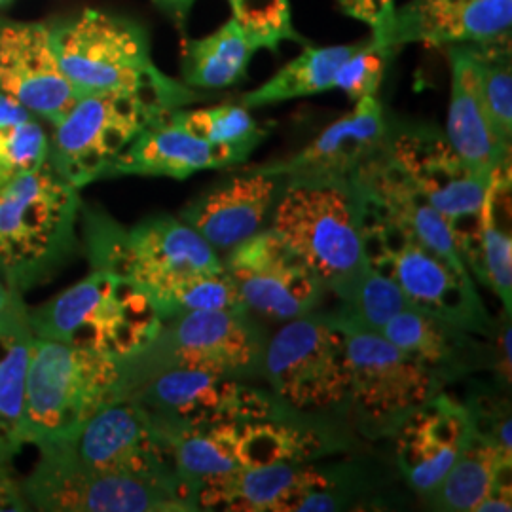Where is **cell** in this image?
I'll return each mask as SVG.
<instances>
[{"label":"cell","mask_w":512,"mask_h":512,"mask_svg":"<svg viewBox=\"0 0 512 512\" xmlns=\"http://www.w3.org/2000/svg\"><path fill=\"white\" fill-rule=\"evenodd\" d=\"M395 48L385 40L370 37L342 63L334 78V88L346 93L353 103L359 99L378 95L384 82L385 69Z\"/></svg>","instance_id":"38"},{"label":"cell","mask_w":512,"mask_h":512,"mask_svg":"<svg viewBox=\"0 0 512 512\" xmlns=\"http://www.w3.org/2000/svg\"><path fill=\"white\" fill-rule=\"evenodd\" d=\"M169 118L181 128L205 139L213 145L241 147L255 150L268 135L251 110L243 105H217L207 109H175L169 112Z\"/></svg>","instance_id":"34"},{"label":"cell","mask_w":512,"mask_h":512,"mask_svg":"<svg viewBox=\"0 0 512 512\" xmlns=\"http://www.w3.org/2000/svg\"><path fill=\"white\" fill-rule=\"evenodd\" d=\"M38 452L33 473L21 482L27 503L37 511H192L179 495L147 480L90 469L48 448Z\"/></svg>","instance_id":"14"},{"label":"cell","mask_w":512,"mask_h":512,"mask_svg":"<svg viewBox=\"0 0 512 512\" xmlns=\"http://www.w3.org/2000/svg\"><path fill=\"white\" fill-rule=\"evenodd\" d=\"M29 503L12 473L0 475V511H27Z\"/></svg>","instance_id":"42"},{"label":"cell","mask_w":512,"mask_h":512,"mask_svg":"<svg viewBox=\"0 0 512 512\" xmlns=\"http://www.w3.org/2000/svg\"><path fill=\"white\" fill-rule=\"evenodd\" d=\"M310 473L308 461L245 469L200 486L196 503L200 511L293 512Z\"/></svg>","instance_id":"27"},{"label":"cell","mask_w":512,"mask_h":512,"mask_svg":"<svg viewBox=\"0 0 512 512\" xmlns=\"http://www.w3.org/2000/svg\"><path fill=\"white\" fill-rule=\"evenodd\" d=\"M10 471V467H6V465H0V475H4V473H8Z\"/></svg>","instance_id":"45"},{"label":"cell","mask_w":512,"mask_h":512,"mask_svg":"<svg viewBox=\"0 0 512 512\" xmlns=\"http://www.w3.org/2000/svg\"><path fill=\"white\" fill-rule=\"evenodd\" d=\"M262 370L279 403L294 410H329L348 403L344 334L327 313H308L277 330Z\"/></svg>","instance_id":"13"},{"label":"cell","mask_w":512,"mask_h":512,"mask_svg":"<svg viewBox=\"0 0 512 512\" xmlns=\"http://www.w3.org/2000/svg\"><path fill=\"white\" fill-rule=\"evenodd\" d=\"M494 336L497 342L490 349V363L501 384L511 387V315L494 330Z\"/></svg>","instance_id":"40"},{"label":"cell","mask_w":512,"mask_h":512,"mask_svg":"<svg viewBox=\"0 0 512 512\" xmlns=\"http://www.w3.org/2000/svg\"><path fill=\"white\" fill-rule=\"evenodd\" d=\"M511 473L512 454L499 450L473 429L461 456L427 497L437 511L473 512L495 480Z\"/></svg>","instance_id":"30"},{"label":"cell","mask_w":512,"mask_h":512,"mask_svg":"<svg viewBox=\"0 0 512 512\" xmlns=\"http://www.w3.org/2000/svg\"><path fill=\"white\" fill-rule=\"evenodd\" d=\"M258 44L234 18L203 38L184 40L181 76L194 90H222L245 80Z\"/></svg>","instance_id":"29"},{"label":"cell","mask_w":512,"mask_h":512,"mask_svg":"<svg viewBox=\"0 0 512 512\" xmlns=\"http://www.w3.org/2000/svg\"><path fill=\"white\" fill-rule=\"evenodd\" d=\"M511 190V173H501L494 179L488 196L476 219L456 232V241L469 272L492 289L501 300L505 313L512 311V241L511 228L499 220V200Z\"/></svg>","instance_id":"28"},{"label":"cell","mask_w":512,"mask_h":512,"mask_svg":"<svg viewBox=\"0 0 512 512\" xmlns=\"http://www.w3.org/2000/svg\"><path fill=\"white\" fill-rule=\"evenodd\" d=\"M287 177L266 167L234 173L186 203L179 219L192 226L215 251H230L264 230Z\"/></svg>","instance_id":"18"},{"label":"cell","mask_w":512,"mask_h":512,"mask_svg":"<svg viewBox=\"0 0 512 512\" xmlns=\"http://www.w3.org/2000/svg\"><path fill=\"white\" fill-rule=\"evenodd\" d=\"M0 92L50 128L78 101L55 54L52 27L0 19Z\"/></svg>","instance_id":"17"},{"label":"cell","mask_w":512,"mask_h":512,"mask_svg":"<svg viewBox=\"0 0 512 512\" xmlns=\"http://www.w3.org/2000/svg\"><path fill=\"white\" fill-rule=\"evenodd\" d=\"M389 129L380 99L376 95L365 97L349 114L319 133L308 147L289 160L264 167L287 179L351 181L366 162L384 150Z\"/></svg>","instance_id":"21"},{"label":"cell","mask_w":512,"mask_h":512,"mask_svg":"<svg viewBox=\"0 0 512 512\" xmlns=\"http://www.w3.org/2000/svg\"><path fill=\"white\" fill-rule=\"evenodd\" d=\"M361 44V42H359ZM359 44H342V46H325L310 48L306 46L302 54L296 55L285 67L255 88L253 92L241 95L239 105L245 109H262L291 99L310 97L317 93L334 90V78L342 63L353 54Z\"/></svg>","instance_id":"31"},{"label":"cell","mask_w":512,"mask_h":512,"mask_svg":"<svg viewBox=\"0 0 512 512\" xmlns=\"http://www.w3.org/2000/svg\"><path fill=\"white\" fill-rule=\"evenodd\" d=\"M380 334L429 368L442 385L467 376L484 357L476 334L416 308L397 313Z\"/></svg>","instance_id":"25"},{"label":"cell","mask_w":512,"mask_h":512,"mask_svg":"<svg viewBox=\"0 0 512 512\" xmlns=\"http://www.w3.org/2000/svg\"><path fill=\"white\" fill-rule=\"evenodd\" d=\"M84 245L93 270H109L139 283L145 291L196 274H224L217 251L184 220L154 215L124 228L86 209Z\"/></svg>","instance_id":"6"},{"label":"cell","mask_w":512,"mask_h":512,"mask_svg":"<svg viewBox=\"0 0 512 512\" xmlns=\"http://www.w3.org/2000/svg\"><path fill=\"white\" fill-rule=\"evenodd\" d=\"M124 361L54 340H33L21 420V444L71 439L103 406L120 399Z\"/></svg>","instance_id":"5"},{"label":"cell","mask_w":512,"mask_h":512,"mask_svg":"<svg viewBox=\"0 0 512 512\" xmlns=\"http://www.w3.org/2000/svg\"><path fill=\"white\" fill-rule=\"evenodd\" d=\"M175 110V109H173ZM171 112V110H169ZM169 112L143 129L109 167L107 177L143 175L188 179L207 169L243 164L253 150L207 143L169 118Z\"/></svg>","instance_id":"23"},{"label":"cell","mask_w":512,"mask_h":512,"mask_svg":"<svg viewBox=\"0 0 512 512\" xmlns=\"http://www.w3.org/2000/svg\"><path fill=\"white\" fill-rule=\"evenodd\" d=\"M338 4L349 18L368 25L372 37L387 42V33L397 10L395 0H338Z\"/></svg>","instance_id":"39"},{"label":"cell","mask_w":512,"mask_h":512,"mask_svg":"<svg viewBox=\"0 0 512 512\" xmlns=\"http://www.w3.org/2000/svg\"><path fill=\"white\" fill-rule=\"evenodd\" d=\"M368 264L403 291L410 308L437 315L480 338H490L495 325L471 274H461L442 256L401 228L365 213Z\"/></svg>","instance_id":"7"},{"label":"cell","mask_w":512,"mask_h":512,"mask_svg":"<svg viewBox=\"0 0 512 512\" xmlns=\"http://www.w3.org/2000/svg\"><path fill=\"white\" fill-rule=\"evenodd\" d=\"M196 0H154V4L164 12L167 18L175 23L179 33H184L186 23L190 18L192 6Z\"/></svg>","instance_id":"43"},{"label":"cell","mask_w":512,"mask_h":512,"mask_svg":"<svg viewBox=\"0 0 512 512\" xmlns=\"http://www.w3.org/2000/svg\"><path fill=\"white\" fill-rule=\"evenodd\" d=\"M385 154L427 202L452 222L454 234L476 219L495 177L501 175L476 171L459 158L446 135L427 126L389 129Z\"/></svg>","instance_id":"16"},{"label":"cell","mask_w":512,"mask_h":512,"mask_svg":"<svg viewBox=\"0 0 512 512\" xmlns=\"http://www.w3.org/2000/svg\"><path fill=\"white\" fill-rule=\"evenodd\" d=\"M48 156V131L29 110L0 92V186L42 164Z\"/></svg>","instance_id":"32"},{"label":"cell","mask_w":512,"mask_h":512,"mask_svg":"<svg viewBox=\"0 0 512 512\" xmlns=\"http://www.w3.org/2000/svg\"><path fill=\"white\" fill-rule=\"evenodd\" d=\"M473 435V418L461 404L440 389L389 435L395 439L399 471L416 494H431L461 456Z\"/></svg>","instance_id":"19"},{"label":"cell","mask_w":512,"mask_h":512,"mask_svg":"<svg viewBox=\"0 0 512 512\" xmlns=\"http://www.w3.org/2000/svg\"><path fill=\"white\" fill-rule=\"evenodd\" d=\"M512 511V476H501L495 480L492 490L476 505L475 512Z\"/></svg>","instance_id":"41"},{"label":"cell","mask_w":512,"mask_h":512,"mask_svg":"<svg viewBox=\"0 0 512 512\" xmlns=\"http://www.w3.org/2000/svg\"><path fill=\"white\" fill-rule=\"evenodd\" d=\"M232 18L258 48L275 52L283 40H300L294 31L289 0H228Z\"/></svg>","instance_id":"37"},{"label":"cell","mask_w":512,"mask_h":512,"mask_svg":"<svg viewBox=\"0 0 512 512\" xmlns=\"http://www.w3.org/2000/svg\"><path fill=\"white\" fill-rule=\"evenodd\" d=\"M42 448L55 450L90 469L162 486L179 495L192 511H198L175 471L169 440L135 401L122 399L103 406L71 439Z\"/></svg>","instance_id":"12"},{"label":"cell","mask_w":512,"mask_h":512,"mask_svg":"<svg viewBox=\"0 0 512 512\" xmlns=\"http://www.w3.org/2000/svg\"><path fill=\"white\" fill-rule=\"evenodd\" d=\"M4 2H8V0H0V4H4Z\"/></svg>","instance_id":"46"},{"label":"cell","mask_w":512,"mask_h":512,"mask_svg":"<svg viewBox=\"0 0 512 512\" xmlns=\"http://www.w3.org/2000/svg\"><path fill=\"white\" fill-rule=\"evenodd\" d=\"M512 0H410L395 10L387 44H488L511 37Z\"/></svg>","instance_id":"22"},{"label":"cell","mask_w":512,"mask_h":512,"mask_svg":"<svg viewBox=\"0 0 512 512\" xmlns=\"http://www.w3.org/2000/svg\"><path fill=\"white\" fill-rule=\"evenodd\" d=\"M450 54V105L446 122V139L476 171L497 175L511 171V143L495 131L486 110L476 67L475 46L454 44Z\"/></svg>","instance_id":"24"},{"label":"cell","mask_w":512,"mask_h":512,"mask_svg":"<svg viewBox=\"0 0 512 512\" xmlns=\"http://www.w3.org/2000/svg\"><path fill=\"white\" fill-rule=\"evenodd\" d=\"M473 46L484 105L499 137L511 143L512 69L509 38Z\"/></svg>","instance_id":"35"},{"label":"cell","mask_w":512,"mask_h":512,"mask_svg":"<svg viewBox=\"0 0 512 512\" xmlns=\"http://www.w3.org/2000/svg\"><path fill=\"white\" fill-rule=\"evenodd\" d=\"M35 334L29 308L14 285L0 315V465L10 467L21 444L27 372Z\"/></svg>","instance_id":"26"},{"label":"cell","mask_w":512,"mask_h":512,"mask_svg":"<svg viewBox=\"0 0 512 512\" xmlns=\"http://www.w3.org/2000/svg\"><path fill=\"white\" fill-rule=\"evenodd\" d=\"M8 294H10V285H8V283H4V279H0V315H2L4 306H6Z\"/></svg>","instance_id":"44"},{"label":"cell","mask_w":512,"mask_h":512,"mask_svg":"<svg viewBox=\"0 0 512 512\" xmlns=\"http://www.w3.org/2000/svg\"><path fill=\"white\" fill-rule=\"evenodd\" d=\"M264 351V332L247 308L167 317L147 348L124 361L120 399L135 382L167 366H194L245 378L262 368Z\"/></svg>","instance_id":"8"},{"label":"cell","mask_w":512,"mask_h":512,"mask_svg":"<svg viewBox=\"0 0 512 512\" xmlns=\"http://www.w3.org/2000/svg\"><path fill=\"white\" fill-rule=\"evenodd\" d=\"M270 228L340 302L368 268L363 202L351 181L287 179Z\"/></svg>","instance_id":"2"},{"label":"cell","mask_w":512,"mask_h":512,"mask_svg":"<svg viewBox=\"0 0 512 512\" xmlns=\"http://www.w3.org/2000/svg\"><path fill=\"white\" fill-rule=\"evenodd\" d=\"M222 260L245 308L275 321H293L319 306L325 287L274 228L226 251Z\"/></svg>","instance_id":"15"},{"label":"cell","mask_w":512,"mask_h":512,"mask_svg":"<svg viewBox=\"0 0 512 512\" xmlns=\"http://www.w3.org/2000/svg\"><path fill=\"white\" fill-rule=\"evenodd\" d=\"M406 308H410V304L403 291L368 264L357 287L342 300L340 310L334 315L355 327L380 332L389 319Z\"/></svg>","instance_id":"36"},{"label":"cell","mask_w":512,"mask_h":512,"mask_svg":"<svg viewBox=\"0 0 512 512\" xmlns=\"http://www.w3.org/2000/svg\"><path fill=\"white\" fill-rule=\"evenodd\" d=\"M80 209L48 158L0 186V279L19 293L50 279L78 247Z\"/></svg>","instance_id":"3"},{"label":"cell","mask_w":512,"mask_h":512,"mask_svg":"<svg viewBox=\"0 0 512 512\" xmlns=\"http://www.w3.org/2000/svg\"><path fill=\"white\" fill-rule=\"evenodd\" d=\"M148 296L162 319L181 313L205 310H239L245 308L230 275L196 274L167 281L148 289Z\"/></svg>","instance_id":"33"},{"label":"cell","mask_w":512,"mask_h":512,"mask_svg":"<svg viewBox=\"0 0 512 512\" xmlns=\"http://www.w3.org/2000/svg\"><path fill=\"white\" fill-rule=\"evenodd\" d=\"M171 109L137 93L80 95L48 135V162L74 186L105 179L112 162Z\"/></svg>","instance_id":"10"},{"label":"cell","mask_w":512,"mask_h":512,"mask_svg":"<svg viewBox=\"0 0 512 512\" xmlns=\"http://www.w3.org/2000/svg\"><path fill=\"white\" fill-rule=\"evenodd\" d=\"M164 435L277 416L274 397L239 378L194 366H167L126 389ZM120 399V401H122Z\"/></svg>","instance_id":"11"},{"label":"cell","mask_w":512,"mask_h":512,"mask_svg":"<svg viewBox=\"0 0 512 512\" xmlns=\"http://www.w3.org/2000/svg\"><path fill=\"white\" fill-rule=\"evenodd\" d=\"M52 40L78 95L137 93L171 110L202 99L194 88L156 67L145 29L131 19L86 8L54 27Z\"/></svg>","instance_id":"1"},{"label":"cell","mask_w":512,"mask_h":512,"mask_svg":"<svg viewBox=\"0 0 512 512\" xmlns=\"http://www.w3.org/2000/svg\"><path fill=\"white\" fill-rule=\"evenodd\" d=\"M37 338L126 361L162 329L147 291L124 275L92 270L80 283L29 310Z\"/></svg>","instance_id":"4"},{"label":"cell","mask_w":512,"mask_h":512,"mask_svg":"<svg viewBox=\"0 0 512 512\" xmlns=\"http://www.w3.org/2000/svg\"><path fill=\"white\" fill-rule=\"evenodd\" d=\"M344 334L349 368L348 406L370 435H391L399 423L444 385L410 353L380 332L361 329L330 313Z\"/></svg>","instance_id":"9"},{"label":"cell","mask_w":512,"mask_h":512,"mask_svg":"<svg viewBox=\"0 0 512 512\" xmlns=\"http://www.w3.org/2000/svg\"><path fill=\"white\" fill-rule=\"evenodd\" d=\"M351 183L365 213L414 236L461 274H471L459 253L452 222L391 164L385 148L357 171Z\"/></svg>","instance_id":"20"}]
</instances>
